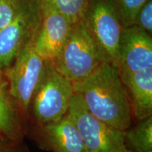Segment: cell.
I'll return each instance as SVG.
<instances>
[{
	"instance_id": "obj_8",
	"label": "cell",
	"mask_w": 152,
	"mask_h": 152,
	"mask_svg": "<svg viewBox=\"0 0 152 152\" xmlns=\"http://www.w3.org/2000/svg\"><path fill=\"white\" fill-rule=\"evenodd\" d=\"M149 67H152L151 35L134 25L124 28L118 44L119 75L135 73Z\"/></svg>"
},
{
	"instance_id": "obj_9",
	"label": "cell",
	"mask_w": 152,
	"mask_h": 152,
	"mask_svg": "<svg viewBox=\"0 0 152 152\" xmlns=\"http://www.w3.org/2000/svg\"><path fill=\"white\" fill-rule=\"evenodd\" d=\"M42 19L34 40V47L44 61H53L64 46L73 24L52 9L42 6Z\"/></svg>"
},
{
	"instance_id": "obj_12",
	"label": "cell",
	"mask_w": 152,
	"mask_h": 152,
	"mask_svg": "<svg viewBox=\"0 0 152 152\" xmlns=\"http://www.w3.org/2000/svg\"><path fill=\"white\" fill-rule=\"evenodd\" d=\"M18 109L9 93L4 71L0 67V137L14 142H19L22 137Z\"/></svg>"
},
{
	"instance_id": "obj_1",
	"label": "cell",
	"mask_w": 152,
	"mask_h": 152,
	"mask_svg": "<svg viewBox=\"0 0 152 152\" xmlns=\"http://www.w3.org/2000/svg\"><path fill=\"white\" fill-rule=\"evenodd\" d=\"M73 84L74 92L80 95L95 117L121 131L132 126L130 101L116 68L102 62L87 77Z\"/></svg>"
},
{
	"instance_id": "obj_7",
	"label": "cell",
	"mask_w": 152,
	"mask_h": 152,
	"mask_svg": "<svg viewBox=\"0 0 152 152\" xmlns=\"http://www.w3.org/2000/svg\"><path fill=\"white\" fill-rule=\"evenodd\" d=\"M35 39L26 44L12 64L4 69L10 95L23 113L27 112L31 104L45 68V61L37 54L34 47Z\"/></svg>"
},
{
	"instance_id": "obj_16",
	"label": "cell",
	"mask_w": 152,
	"mask_h": 152,
	"mask_svg": "<svg viewBox=\"0 0 152 152\" xmlns=\"http://www.w3.org/2000/svg\"><path fill=\"white\" fill-rule=\"evenodd\" d=\"M133 25L148 33H152V0H147L140 7L134 17Z\"/></svg>"
},
{
	"instance_id": "obj_6",
	"label": "cell",
	"mask_w": 152,
	"mask_h": 152,
	"mask_svg": "<svg viewBox=\"0 0 152 152\" xmlns=\"http://www.w3.org/2000/svg\"><path fill=\"white\" fill-rule=\"evenodd\" d=\"M42 19L41 0H19L12 20L0 30V67L12 64L25 45L36 37Z\"/></svg>"
},
{
	"instance_id": "obj_11",
	"label": "cell",
	"mask_w": 152,
	"mask_h": 152,
	"mask_svg": "<svg viewBox=\"0 0 152 152\" xmlns=\"http://www.w3.org/2000/svg\"><path fill=\"white\" fill-rule=\"evenodd\" d=\"M44 141L54 152H88L78 130L67 114L41 126Z\"/></svg>"
},
{
	"instance_id": "obj_10",
	"label": "cell",
	"mask_w": 152,
	"mask_h": 152,
	"mask_svg": "<svg viewBox=\"0 0 152 152\" xmlns=\"http://www.w3.org/2000/svg\"><path fill=\"white\" fill-rule=\"evenodd\" d=\"M120 77L130 101L132 118L140 121L152 116V67Z\"/></svg>"
},
{
	"instance_id": "obj_4",
	"label": "cell",
	"mask_w": 152,
	"mask_h": 152,
	"mask_svg": "<svg viewBox=\"0 0 152 152\" xmlns=\"http://www.w3.org/2000/svg\"><path fill=\"white\" fill-rule=\"evenodd\" d=\"M73 94V83L56 71L52 61H45L42 77L31 102L39 125L43 126L65 116Z\"/></svg>"
},
{
	"instance_id": "obj_17",
	"label": "cell",
	"mask_w": 152,
	"mask_h": 152,
	"mask_svg": "<svg viewBox=\"0 0 152 152\" xmlns=\"http://www.w3.org/2000/svg\"><path fill=\"white\" fill-rule=\"evenodd\" d=\"M19 0H0V30L12 20L17 9Z\"/></svg>"
},
{
	"instance_id": "obj_3",
	"label": "cell",
	"mask_w": 152,
	"mask_h": 152,
	"mask_svg": "<svg viewBox=\"0 0 152 152\" xmlns=\"http://www.w3.org/2000/svg\"><path fill=\"white\" fill-rule=\"evenodd\" d=\"M66 114L78 130L88 152H132L125 144V131L92 115L80 94L74 92Z\"/></svg>"
},
{
	"instance_id": "obj_2",
	"label": "cell",
	"mask_w": 152,
	"mask_h": 152,
	"mask_svg": "<svg viewBox=\"0 0 152 152\" xmlns=\"http://www.w3.org/2000/svg\"><path fill=\"white\" fill-rule=\"evenodd\" d=\"M102 62L98 47L83 20L73 25L52 61L56 71L73 83L87 77Z\"/></svg>"
},
{
	"instance_id": "obj_15",
	"label": "cell",
	"mask_w": 152,
	"mask_h": 152,
	"mask_svg": "<svg viewBox=\"0 0 152 152\" xmlns=\"http://www.w3.org/2000/svg\"><path fill=\"white\" fill-rule=\"evenodd\" d=\"M118 11L123 28L132 26L138 9L147 0H110Z\"/></svg>"
},
{
	"instance_id": "obj_18",
	"label": "cell",
	"mask_w": 152,
	"mask_h": 152,
	"mask_svg": "<svg viewBox=\"0 0 152 152\" xmlns=\"http://www.w3.org/2000/svg\"><path fill=\"white\" fill-rule=\"evenodd\" d=\"M18 143L9 141L0 137V152H25L20 149Z\"/></svg>"
},
{
	"instance_id": "obj_14",
	"label": "cell",
	"mask_w": 152,
	"mask_h": 152,
	"mask_svg": "<svg viewBox=\"0 0 152 152\" xmlns=\"http://www.w3.org/2000/svg\"><path fill=\"white\" fill-rule=\"evenodd\" d=\"M90 0H41L42 7H48L64 16L72 24L84 18Z\"/></svg>"
},
{
	"instance_id": "obj_5",
	"label": "cell",
	"mask_w": 152,
	"mask_h": 152,
	"mask_svg": "<svg viewBox=\"0 0 152 152\" xmlns=\"http://www.w3.org/2000/svg\"><path fill=\"white\" fill-rule=\"evenodd\" d=\"M83 22L104 62L117 68L118 44L123 28L118 11L110 0H90Z\"/></svg>"
},
{
	"instance_id": "obj_13",
	"label": "cell",
	"mask_w": 152,
	"mask_h": 152,
	"mask_svg": "<svg viewBox=\"0 0 152 152\" xmlns=\"http://www.w3.org/2000/svg\"><path fill=\"white\" fill-rule=\"evenodd\" d=\"M125 140L132 152H152V116L138 121L125 131Z\"/></svg>"
}]
</instances>
